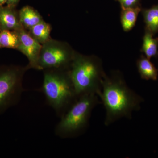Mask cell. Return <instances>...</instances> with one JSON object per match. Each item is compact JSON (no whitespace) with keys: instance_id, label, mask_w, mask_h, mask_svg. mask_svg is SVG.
I'll list each match as a JSON object with an SVG mask.
<instances>
[{"instance_id":"6da1fadb","label":"cell","mask_w":158,"mask_h":158,"mask_svg":"<svg viewBox=\"0 0 158 158\" xmlns=\"http://www.w3.org/2000/svg\"><path fill=\"white\" fill-rule=\"evenodd\" d=\"M99 98L106 110V126L122 118L131 119L133 112L140 110L141 103L144 101L117 72L110 77L105 74Z\"/></svg>"},{"instance_id":"7a4b0ae2","label":"cell","mask_w":158,"mask_h":158,"mask_svg":"<svg viewBox=\"0 0 158 158\" xmlns=\"http://www.w3.org/2000/svg\"><path fill=\"white\" fill-rule=\"evenodd\" d=\"M69 73L78 98L89 94L99 96L106 74L98 58L75 52Z\"/></svg>"},{"instance_id":"3957f363","label":"cell","mask_w":158,"mask_h":158,"mask_svg":"<svg viewBox=\"0 0 158 158\" xmlns=\"http://www.w3.org/2000/svg\"><path fill=\"white\" fill-rule=\"evenodd\" d=\"M43 71V83L40 90L44 94L47 103L61 118L78 98L69 69Z\"/></svg>"},{"instance_id":"277c9868","label":"cell","mask_w":158,"mask_h":158,"mask_svg":"<svg viewBox=\"0 0 158 158\" xmlns=\"http://www.w3.org/2000/svg\"><path fill=\"white\" fill-rule=\"evenodd\" d=\"M101 103L99 97L89 94L79 96L61 117L55 133L61 138H71L81 135L88 127L92 110Z\"/></svg>"},{"instance_id":"5b68a950","label":"cell","mask_w":158,"mask_h":158,"mask_svg":"<svg viewBox=\"0 0 158 158\" xmlns=\"http://www.w3.org/2000/svg\"><path fill=\"white\" fill-rule=\"evenodd\" d=\"M27 66H0V113L19 101L24 91L23 80Z\"/></svg>"},{"instance_id":"8992f818","label":"cell","mask_w":158,"mask_h":158,"mask_svg":"<svg viewBox=\"0 0 158 158\" xmlns=\"http://www.w3.org/2000/svg\"><path fill=\"white\" fill-rule=\"evenodd\" d=\"M75 53L67 43L51 38L42 44L38 62L40 70L69 69Z\"/></svg>"},{"instance_id":"52a82bcc","label":"cell","mask_w":158,"mask_h":158,"mask_svg":"<svg viewBox=\"0 0 158 158\" xmlns=\"http://www.w3.org/2000/svg\"><path fill=\"white\" fill-rule=\"evenodd\" d=\"M19 37V45L17 50L24 55L28 60L27 67L39 70L38 62L42 44L33 38L24 28L16 31Z\"/></svg>"},{"instance_id":"ba28073f","label":"cell","mask_w":158,"mask_h":158,"mask_svg":"<svg viewBox=\"0 0 158 158\" xmlns=\"http://www.w3.org/2000/svg\"><path fill=\"white\" fill-rule=\"evenodd\" d=\"M19 11L14 7L0 6V31H16L22 28Z\"/></svg>"},{"instance_id":"9c48e42d","label":"cell","mask_w":158,"mask_h":158,"mask_svg":"<svg viewBox=\"0 0 158 158\" xmlns=\"http://www.w3.org/2000/svg\"><path fill=\"white\" fill-rule=\"evenodd\" d=\"M20 22L27 31L43 20L38 11L30 6L23 7L19 11Z\"/></svg>"},{"instance_id":"30bf717a","label":"cell","mask_w":158,"mask_h":158,"mask_svg":"<svg viewBox=\"0 0 158 158\" xmlns=\"http://www.w3.org/2000/svg\"><path fill=\"white\" fill-rule=\"evenodd\" d=\"M138 72L141 78L145 80H157L158 69L156 68L150 59L145 56H141L137 62Z\"/></svg>"},{"instance_id":"8fae6325","label":"cell","mask_w":158,"mask_h":158,"mask_svg":"<svg viewBox=\"0 0 158 158\" xmlns=\"http://www.w3.org/2000/svg\"><path fill=\"white\" fill-rule=\"evenodd\" d=\"M141 7L136 8H121L120 21L125 32H129L135 25L138 14L141 11Z\"/></svg>"},{"instance_id":"7c38bea8","label":"cell","mask_w":158,"mask_h":158,"mask_svg":"<svg viewBox=\"0 0 158 158\" xmlns=\"http://www.w3.org/2000/svg\"><path fill=\"white\" fill-rule=\"evenodd\" d=\"M51 25L43 20L27 31L33 38L43 44L51 39Z\"/></svg>"},{"instance_id":"4fadbf2b","label":"cell","mask_w":158,"mask_h":158,"mask_svg":"<svg viewBox=\"0 0 158 158\" xmlns=\"http://www.w3.org/2000/svg\"><path fill=\"white\" fill-rule=\"evenodd\" d=\"M145 30L155 35L158 33V4L149 9H141Z\"/></svg>"},{"instance_id":"5bb4252c","label":"cell","mask_w":158,"mask_h":158,"mask_svg":"<svg viewBox=\"0 0 158 158\" xmlns=\"http://www.w3.org/2000/svg\"><path fill=\"white\" fill-rule=\"evenodd\" d=\"M153 35L145 30L141 51L149 59L158 56V38H154Z\"/></svg>"},{"instance_id":"9a60e30c","label":"cell","mask_w":158,"mask_h":158,"mask_svg":"<svg viewBox=\"0 0 158 158\" xmlns=\"http://www.w3.org/2000/svg\"><path fill=\"white\" fill-rule=\"evenodd\" d=\"M19 43V37L16 31H1L0 45L1 48L17 49Z\"/></svg>"},{"instance_id":"2e32d148","label":"cell","mask_w":158,"mask_h":158,"mask_svg":"<svg viewBox=\"0 0 158 158\" xmlns=\"http://www.w3.org/2000/svg\"><path fill=\"white\" fill-rule=\"evenodd\" d=\"M120 4L121 8H136L141 7L140 0H116Z\"/></svg>"},{"instance_id":"e0dca14e","label":"cell","mask_w":158,"mask_h":158,"mask_svg":"<svg viewBox=\"0 0 158 158\" xmlns=\"http://www.w3.org/2000/svg\"><path fill=\"white\" fill-rule=\"evenodd\" d=\"M19 1L20 0H7L6 4H7V6H10V7L15 8Z\"/></svg>"},{"instance_id":"ac0fdd59","label":"cell","mask_w":158,"mask_h":158,"mask_svg":"<svg viewBox=\"0 0 158 158\" xmlns=\"http://www.w3.org/2000/svg\"><path fill=\"white\" fill-rule=\"evenodd\" d=\"M7 0H0V6H3L5 4H6Z\"/></svg>"},{"instance_id":"d6986e66","label":"cell","mask_w":158,"mask_h":158,"mask_svg":"<svg viewBox=\"0 0 158 158\" xmlns=\"http://www.w3.org/2000/svg\"><path fill=\"white\" fill-rule=\"evenodd\" d=\"M0 32H1V31H0ZM1 48V45H0V48Z\"/></svg>"}]
</instances>
